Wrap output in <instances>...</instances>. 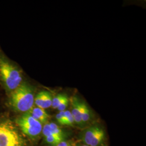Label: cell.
Instances as JSON below:
<instances>
[{
	"label": "cell",
	"instance_id": "6da1fadb",
	"mask_svg": "<svg viewBox=\"0 0 146 146\" xmlns=\"http://www.w3.org/2000/svg\"><path fill=\"white\" fill-rule=\"evenodd\" d=\"M10 104L14 110L19 112L27 113L34 104V95L31 86L26 83L21 84L13 90L10 98Z\"/></svg>",
	"mask_w": 146,
	"mask_h": 146
},
{
	"label": "cell",
	"instance_id": "7a4b0ae2",
	"mask_svg": "<svg viewBox=\"0 0 146 146\" xmlns=\"http://www.w3.org/2000/svg\"><path fill=\"white\" fill-rule=\"evenodd\" d=\"M20 132L9 120H0V146H26Z\"/></svg>",
	"mask_w": 146,
	"mask_h": 146
},
{
	"label": "cell",
	"instance_id": "3957f363",
	"mask_svg": "<svg viewBox=\"0 0 146 146\" xmlns=\"http://www.w3.org/2000/svg\"><path fill=\"white\" fill-rule=\"evenodd\" d=\"M0 78L9 90H14L20 86L22 76L20 70L5 58L0 57Z\"/></svg>",
	"mask_w": 146,
	"mask_h": 146
},
{
	"label": "cell",
	"instance_id": "277c9868",
	"mask_svg": "<svg viewBox=\"0 0 146 146\" xmlns=\"http://www.w3.org/2000/svg\"><path fill=\"white\" fill-rule=\"evenodd\" d=\"M16 123L25 135L32 139H36L42 133V124L28 112L17 117Z\"/></svg>",
	"mask_w": 146,
	"mask_h": 146
},
{
	"label": "cell",
	"instance_id": "5b68a950",
	"mask_svg": "<svg viewBox=\"0 0 146 146\" xmlns=\"http://www.w3.org/2000/svg\"><path fill=\"white\" fill-rule=\"evenodd\" d=\"M79 138L80 142L88 146H101L105 139L104 129L98 125L91 126L82 131Z\"/></svg>",
	"mask_w": 146,
	"mask_h": 146
},
{
	"label": "cell",
	"instance_id": "8992f818",
	"mask_svg": "<svg viewBox=\"0 0 146 146\" xmlns=\"http://www.w3.org/2000/svg\"><path fill=\"white\" fill-rule=\"evenodd\" d=\"M52 96L50 93L42 91L37 94L34 98V104L37 107L45 110L52 106Z\"/></svg>",
	"mask_w": 146,
	"mask_h": 146
},
{
	"label": "cell",
	"instance_id": "52a82bcc",
	"mask_svg": "<svg viewBox=\"0 0 146 146\" xmlns=\"http://www.w3.org/2000/svg\"><path fill=\"white\" fill-rule=\"evenodd\" d=\"M36 120L39 121L41 124H46L49 119V115L47 112L42 108L37 107H33L31 110L28 111Z\"/></svg>",
	"mask_w": 146,
	"mask_h": 146
},
{
	"label": "cell",
	"instance_id": "ba28073f",
	"mask_svg": "<svg viewBox=\"0 0 146 146\" xmlns=\"http://www.w3.org/2000/svg\"><path fill=\"white\" fill-rule=\"evenodd\" d=\"M72 111L71 114L73 116L75 123L79 125L82 126L84 124L81 119V115L80 109V101L76 97H73L71 99Z\"/></svg>",
	"mask_w": 146,
	"mask_h": 146
},
{
	"label": "cell",
	"instance_id": "9c48e42d",
	"mask_svg": "<svg viewBox=\"0 0 146 146\" xmlns=\"http://www.w3.org/2000/svg\"><path fill=\"white\" fill-rule=\"evenodd\" d=\"M80 109L82 123L84 125L90 120V111L87 105L84 102H80Z\"/></svg>",
	"mask_w": 146,
	"mask_h": 146
},
{
	"label": "cell",
	"instance_id": "30bf717a",
	"mask_svg": "<svg viewBox=\"0 0 146 146\" xmlns=\"http://www.w3.org/2000/svg\"><path fill=\"white\" fill-rule=\"evenodd\" d=\"M49 125L50 126L53 135L60 137L63 139L64 138V132L56 123L54 122H50L49 123Z\"/></svg>",
	"mask_w": 146,
	"mask_h": 146
},
{
	"label": "cell",
	"instance_id": "8fae6325",
	"mask_svg": "<svg viewBox=\"0 0 146 146\" xmlns=\"http://www.w3.org/2000/svg\"><path fill=\"white\" fill-rule=\"evenodd\" d=\"M64 139L62 137H58L56 136H48L44 137V140L47 144L53 146H56L60 142L62 141Z\"/></svg>",
	"mask_w": 146,
	"mask_h": 146
},
{
	"label": "cell",
	"instance_id": "7c38bea8",
	"mask_svg": "<svg viewBox=\"0 0 146 146\" xmlns=\"http://www.w3.org/2000/svg\"><path fill=\"white\" fill-rule=\"evenodd\" d=\"M67 95L65 94H58L55 96L54 98H52V107L54 109H57L60 103L62 102L63 100Z\"/></svg>",
	"mask_w": 146,
	"mask_h": 146
},
{
	"label": "cell",
	"instance_id": "4fadbf2b",
	"mask_svg": "<svg viewBox=\"0 0 146 146\" xmlns=\"http://www.w3.org/2000/svg\"><path fill=\"white\" fill-rule=\"evenodd\" d=\"M64 125L73 126L75 123L73 116L69 110H64Z\"/></svg>",
	"mask_w": 146,
	"mask_h": 146
},
{
	"label": "cell",
	"instance_id": "5bb4252c",
	"mask_svg": "<svg viewBox=\"0 0 146 146\" xmlns=\"http://www.w3.org/2000/svg\"><path fill=\"white\" fill-rule=\"evenodd\" d=\"M68 104H69V100H68V97L66 96L64 99L63 100L62 102L60 103V105L58 107V109L60 111H64L68 107Z\"/></svg>",
	"mask_w": 146,
	"mask_h": 146
},
{
	"label": "cell",
	"instance_id": "9a60e30c",
	"mask_svg": "<svg viewBox=\"0 0 146 146\" xmlns=\"http://www.w3.org/2000/svg\"><path fill=\"white\" fill-rule=\"evenodd\" d=\"M64 111H60L56 115V119L58 123L61 125H64Z\"/></svg>",
	"mask_w": 146,
	"mask_h": 146
},
{
	"label": "cell",
	"instance_id": "2e32d148",
	"mask_svg": "<svg viewBox=\"0 0 146 146\" xmlns=\"http://www.w3.org/2000/svg\"><path fill=\"white\" fill-rule=\"evenodd\" d=\"M55 146H74L70 142L68 141H65L63 140L62 141L60 142L58 144Z\"/></svg>",
	"mask_w": 146,
	"mask_h": 146
},
{
	"label": "cell",
	"instance_id": "e0dca14e",
	"mask_svg": "<svg viewBox=\"0 0 146 146\" xmlns=\"http://www.w3.org/2000/svg\"><path fill=\"white\" fill-rule=\"evenodd\" d=\"M73 146H87V145H84V143H82V142H81L80 141H78V142H75L74 145H73Z\"/></svg>",
	"mask_w": 146,
	"mask_h": 146
}]
</instances>
